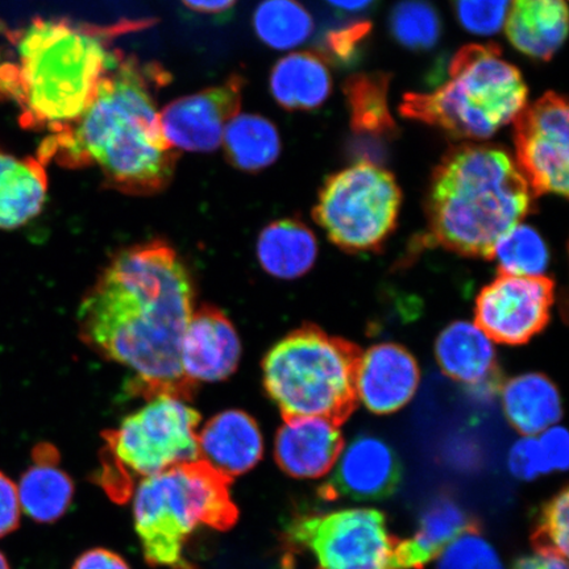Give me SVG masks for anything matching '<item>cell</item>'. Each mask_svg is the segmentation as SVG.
Segmentation results:
<instances>
[{"instance_id":"cell-35","label":"cell","mask_w":569,"mask_h":569,"mask_svg":"<svg viewBox=\"0 0 569 569\" xmlns=\"http://www.w3.org/2000/svg\"><path fill=\"white\" fill-rule=\"evenodd\" d=\"M538 537L545 543V550L558 552L567 558L569 540V495L567 489L561 490L546 505L542 516H540Z\"/></svg>"},{"instance_id":"cell-12","label":"cell","mask_w":569,"mask_h":569,"mask_svg":"<svg viewBox=\"0 0 569 569\" xmlns=\"http://www.w3.org/2000/svg\"><path fill=\"white\" fill-rule=\"evenodd\" d=\"M553 302L549 277L500 273L476 298V326L497 343L522 346L549 325Z\"/></svg>"},{"instance_id":"cell-33","label":"cell","mask_w":569,"mask_h":569,"mask_svg":"<svg viewBox=\"0 0 569 569\" xmlns=\"http://www.w3.org/2000/svg\"><path fill=\"white\" fill-rule=\"evenodd\" d=\"M513 0H453L455 16L469 33L488 38L507 23Z\"/></svg>"},{"instance_id":"cell-37","label":"cell","mask_w":569,"mask_h":569,"mask_svg":"<svg viewBox=\"0 0 569 569\" xmlns=\"http://www.w3.org/2000/svg\"><path fill=\"white\" fill-rule=\"evenodd\" d=\"M538 443L549 475L566 471L569 462V439L565 427H550L540 433Z\"/></svg>"},{"instance_id":"cell-2","label":"cell","mask_w":569,"mask_h":569,"mask_svg":"<svg viewBox=\"0 0 569 569\" xmlns=\"http://www.w3.org/2000/svg\"><path fill=\"white\" fill-rule=\"evenodd\" d=\"M169 82L159 63L120 53L96 101L77 122L49 133L38 159L67 169L97 167L107 189L151 197L172 183L180 151L163 134L156 92Z\"/></svg>"},{"instance_id":"cell-42","label":"cell","mask_w":569,"mask_h":569,"mask_svg":"<svg viewBox=\"0 0 569 569\" xmlns=\"http://www.w3.org/2000/svg\"><path fill=\"white\" fill-rule=\"evenodd\" d=\"M333 10L345 13L365 12L377 2V0H326Z\"/></svg>"},{"instance_id":"cell-40","label":"cell","mask_w":569,"mask_h":569,"mask_svg":"<svg viewBox=\"0 0 569 569\" xmlns=\"http://www.w3.org/2000/svg\"><path fill=\"white\" fill-rule=\"evenodd\" d=\"M513 569H568V565L563 555L540 549L517 560Z\"/></svg>"},{"instance_id":"cell-19","label":"cell","mask_w":569,"mask_h":569,"mask_svg":"<svg viewBox=\"0 0 569 569\" xmlns=\"http://www.w3.org/2000/svg\"><path fill=\"white\" fill-rule=\"evenodd\" d=\"M437 361L450 379L479 390L500 387V367L492 340L478 326L458 320L439 333Z\"/></svg>"},{"instance_id":"cell-14","label":"cell","mask_w":569,"mask_h":569,"mask_svg":"<svg viewBox=\"0 0 569 569\" xmlns=\"http://www.w3.org/2000/svg\"><path fill=\"white\" fill-rule=\"evenodd\" d=\"M331 479L325 487L327 497H346L356 501H375L389 497L400 487L402 466L386 440L360 436L343 448Z\"/></svg>"},{"instance_id":"cell-10","label":"cell","mask_w":569,"mask_h":569,"mask_svg":"<svg viewBox=\"0 0 569 569\" xmlns=\"http://www.w3.org/2000/svg\"><path fill=\"white\" fill-rule=\"evenodd\" d=\"M288 539L308 550L318 569H393L396 542L386 518L373 509L298 517Z\"/></svg>"},{"instance_id":"cell-41","label":"cell","mask_w":569,"mask_h":569,"mask_svg":"<svg viewBox=\"0 0 569 569\" xmlns=\"http://www.w3.org/2000/svg\"><path fill=\"white\" fill-rule=\"evenodd\" d=\"M189 10L199 13H222L232 9L238 0H181Z\"/></svg>"},{"instance_id":"cell-1","label":"cell","mask_w":569,"mask_h":569,"mask_svg":"<svg viewBox=\"0 0 569 569\" xmlns=\"http://www.w3.org/2000/svg\"><path fill=\"white\" fill-rule=\"evenodd\" d=\"M194 311V287L166 241L123 249L98 277L77 312L83 343L134 373L138 393L189 401L196 383L181 367V343Z\"/></svg>"},{"instance_id":"cell-15","label":"cell","mask_w":569,"mask_h":569,"mask_svg":"<svg viewBox=\"0 0 569 569\" xmlns=\"http://www.w3.org/2000/svg\"><path fill=\"white\" fill-rule=\"evenodd\" d=\"M241 345L231 320L213 306L194 310L181 343L183 375L193 383L229 379L237 371Z\"/></svg>"},{"instance_id":"cell-39","label":"cell","mask_w":569,"mask_h":569,"mask_svg":"<svg viewBox=\"0 0 569 569\" xmlns=\"http://www.w3.org/2000/svg\"><path fill=\"white\" fill-rule=\"evenodd\" d=\"M73 569H131L126 563L122 557L118 553L104 550L94 549L89 550L81 555L76 560Z\"/></svg>"},{"instance_id":"cell-25","label":"cell","mask_w":569,"mask_h":569,"mask_svg":"<svg viewBox=\"0 0 569 569\" xmlns=\"http://www.w3.org/2000/svg\"><path fill=\"white\" fill-rule=\"evenodd\" d=\"M466 530V511L450 498H439L423 510L415 536L396 543L393 569L425 567Z\"/></svg>"},{"instance_id":"cell-11","label":"cell","mask_w":569,"mask_h":569,"mask_svg":"<svg viewBox=\"0 0 569 569\" xmlns=\"http://www.w3.org/2000/svg\"><path fill=\"white\" fill-rule=\"evenodd\" d=\"M515 144L519 172L533 197L567 198L569 182L568 103L547 92L516 118Z\"/></svg>"},{"instance_id":"cell-6","label":"cell","mask_w":569,"mask_h":569,"mask_svg":"<svg viewBox=\"0 0 569 569\" xmlns=\"http://www.w3.org/2000/svg\"><path fill=\"white\" fill-rule=\"evenodd\" d=\"M232 480L199 459L142 479L133 500L134 529L152 567L197 569L184 555L193 532L226 531L237 523Z\"/></svg>"},{"instance_id":"cell-31","label":"cell","mask_w":569,"mask_h":569,"mask_svg":"<svg viewBox=\"0 0 569 569\" xmlns=\"http://www.w3.org/2000/svg\"><path fill=\"white\" fill-rule=\"evenodd\" d=\"M390 32L397 42L410 51H430L442 36V19L427 0H401L389 19Z\"/></svg>"},{"instance_id":"cell-36","label":"cell","mask_w":569,"mask_h":569,"mask_svg":"<svg viewBox=\"0 0 569 569\" xmlns=\"http://www.w3.org/2000/svg\"><path fill=\"white\" fill-rule=\"evenodd\" d=\"M508 467L515 478L523 481H531L539 476L549 475L536 437H523L511 447Z\"/></svg>"},{"instance_id":"cell-26","label":"cell","mask_w":569,"mask_h":569,"mask_svg":"<svg viewBox=\"0 0 569 569\" xmlns=\"http://www.w3.org/2000/svg\"><path fill=\"white\" fill-rule=\"evenodd\" d=\"M256 252L268 274L281 280H295L315 267L318 241L315 232L301 220L281 219L261 231Z\"/></svg>"},{"instance_id":"cell-9","label":"cell","mask_w":569,"mask_h":569,"mask_svg":"<svg viewBox=\"0 0 569 569\" xmlns=\"http://www.w3.org/2000/svg\"><path fill=\"white\" fill-rule=\"evenodd\" d=\"M401 203L395 176L359 161L327 178L312 216L343 251L379 252L396 229Z\"/></svg>"},{"instance_id":"cell-7","label":"cell","mask_w":569,"mask_h":569,"mask_svg":"<svg viewBox=\"0 0 569 569\" xmlns=\"http://www.w3.org/2000/svg\"><path fill=\"white\" fill-rule=\"evenodd\" d=\"M360 347L305 325L276 343L262 361L267 395L283 421L322 418L345 423L358 407Z\"/></svg>"},{"instance_id":"cell-24","label":"cell","mask_w":569,"mask_h":569,"mask_svg":"<svg viewBox=\"0 0 569 569\" xmlns=\"http://www.w3.org/2000/svg\"><path fill=\"white\" fill-rule=\"evenodd\" d=\"M501 397L505 416L523 437H537L563 416L559 390L545 375L525 373L510 379Z\"/></svg>"},{"instance_id":"cell-13","label":"cell","mask_w":569,"mask_h":569,"mask_svg":"<svg viewBox=\"0 0 569 569\" xmlns=\"http://www.w3.org/2000/svg\"><path fill=\"white\" fill-rule=\"evenodd\" d=\"M244 78L232 74L219 87L182 97L163 107V134L177 151L213 152L222 144L226 127L239 116Z\"/></svg>"},{"instance_id":"cell-23","label":"cell","mask_w":569,"mask_h":569,"mask_svg":"<svg viewBox=\"0 0 569 569\" xmlns=\"http://www.w3.org/2000/svg\"><path fill=\"white\" fill-rule=\"evenodd\" d=\"M269 89L284 110L310 111L319 109L330 98L332 77L319 53H290L273 67Z\"/></svg>"},{"instance_id":"cell-27","label":"cell","mask_w":569,"mask_h":569,"mask_svg":"<svg viewBox=\"0 0 569 569\" xmlns=\"http://www.w3.org/2000/svg\"><path fill=\"white\" fill-rule=\"evenodd\" d=\"M390 77L362 73L348 78L345 96L355 138L386 142L397 134V124L389 109Z\"/></svg>"},{"instance_id":"cell-28","label":"cell","mask_w":569,"mask_h":569,"mask_svg":"<svg viewBox=\"0 0 569 569\" xmlns=\"http://www.w3.org/2000/svg\"><path fill=\"white\" fill-rule=\"evenodd\" d=\"M227 160L233 168L256 173L280 158L281 139L269 119L254 113H239L226 127L222 141Z\"/></svg>"},{"instance_id":"cell-16","label":"cell","mask_w":569,"mask_h":569,"mask_svg":"<svg viewBox=\"0 0 569 569\" xmlns=\"http://www.w3.org/2000/svg\"><path fill=\"white\" fill-rule=\"evenodd\" d=\"M421 381L418 362L407 348L382 343L361 355L356 395L358 401L375 412L386 416L411 401Z\"/></svg>"},{"instance_id":"cell-4","label":"cell","mask_w":569,"mask_h":569,"mask_svg":"<svg viewBox=\"0 0 569 569\" xmlns=\"http://www.w3.org/2000/svg\"><path fill=\"white\" fill-rule=\"evenodd\" d=\"M532 198L505 149L455 147L432 173L426 241L466 258L492 260L498 239L529 216Z\"/></svg>"},{"instance_id":"cell-20","label":"cell","mask_w":569,"mask_h":569,"mask_svg":"<svg viewBox=\"0 0 569 569\" xmlns=\"http://www.w3.org/2000/svg\"><path fill=\"white\" fill-rule=\"evenodd\" d=\"M507 21L508 39L518 52L549 61L567 38V0H513Z\"/></svg>"},{"instance_id":"cell-22","label":"cell","mask_w":569,"mask_h":569,"mask_svg":"<svg viewBox=\"0 0 569 569\" xmlns=\"http://www.w3.org/2000/svg\"><path fill=\"white\" fill-rule=\"evenodd\" d=\"M48 194L44 163L0 149V230H16L38 217Z\"/></svg>"},{"instance_id":"cell-32","label":"cell","mask_w":569,"mask_h":569,"mask_svg":"<svg viewBox=\"0 0 569 569\" xmlns=\"http://www.w3.org/2000/svg\"><path fill=\"white\" fill-rule=\"evenodd\" d=\"M437 569H505L500 553L486 537L466 530L439 553Z\"/></svg>"},{"instance_id":"cell-17","label":"cell","mask_w":569,"mask_h":569,"mask_svg":"<svg viewBox=\"0 0 569 569\" xmlns=\"http://www.w3.org/2000/svg\"><path fill=\"white\" fill-rule=\"evenodd\" d=\"M343 448L339 426L327 419H287L277 431L274 458L291 478L318 479L331 471Z\"/></svg>"},{"instance_id":"cell-3","label":"cell","mask_w":569,"mask_h":569,"mask_svg":"<svg viewBox=\"0 0 569 569\" xmlns=\"http://www.w3.org/2000/svg\"><path fill=\"white\" fill-rule=\"evenodd\" d=\"M152 24L149 19L101 26L69 18H34L19 28L0 23V101L17 107L27 130H62L96 101L122 53L112 49L113 41Z\"/></svg>"},{"instance_id":"cell-30","label":"cell","mask_w":569,"mask_h":569,"mask_svg":"<svg viewBox=\"0 0 569 569\" xmlns=\"http://www.w3.org/2000/svg\"><path fill=\"white\" fill-rule=\"evenodd\" d=\"M501 274L540 277L550 264V251L542 234L519 223L498 239L492 253Z\"/></svg>"},{"instance_id":"cell-34","label":"cell","mask_w":569,"mask_h":569,"mask_svg":"<svg viewBox=\"0 0 569 569\" xmlns=\"http://www.w3.org/2000/svg\"><path fill=\"white\" fill-rule=\"evenodd\" d=\"M372 33L371 21L356 20L345 26L332 28L323 36L320 48L323 59L330 60L337 66H352L359 60L362 48L367 44Z\"/></svg>"},{"instance_id":"cell-8","label":"cell","mask_w":569,"mask_h":569,"mask_svg":"<svg viewBox=\"0 0 569 569\" xmlns=\"http://www.w3.org/2000/svg\"><path fill=\"white\" fill-rule=\"evenodd\" d=\"M199 422L201 416L187 401L159 396L106 431L99 482L107 495L123 503L132 496L134 479L199 460Z\"/></svg>"},{"instance_id":"cell-29","label":"cell","mask_w":569,"mask_h":569,"mask_svg":"<svg viewBox=\"0 0 569 569\" xmlns=\"http://www.w3.org/2000/svg\"><path fill=\"white\" fill-rule=\"evenodd\" d=\"M253 27L258 38L276 51L301 47L316 30L315 18L298 0H262Z\"/></svg>"},{"instance_id":"cell-21","label":"cell","mask_w":569,"mask_h":569,"mask_svg":"<svg viewBox=\"0 0 569 569\" xmlns=\"http://www.w3.org/2000/svg\"><path fill=\"white\" fill-rule=\"evenodd\" d=\"M18 487L20 508L36 522L53 523L70 508L74 482L59 467L60 455L53 446L39 445Z\"/></svg>"},{"instance_id":"cell-43","label":"cell","mask_w":569,"mask_h":569,"mask_svg":"<svg viewBox=\"0 0 569 569\" xmlns=\"http://www.w3.org/2000/svg\"><path fill=\"white\" fill-rule=\"evenodd\" d=\"M0 569H11L9 561H7V559L2 552H0Z\"/></svg>"},{"instance_id":"cell-5","label":"cell","mask_w":569,"mask_h":569,"mask_svg":"<svg viewBox=\"0 0 569 569\" xmlns=\"http://www.w3.org/2000/svg\"><path fill=\"white\" fill-rule=\"evenodd\" d=\"M501 56L495 44L462 47L438 88L403 97L402 117L453 139L492 138L523 111L529 94L521 71Z\"/></svg>"},{"instance_id":"cell-38","label":"cell","mask_w":569,"mask_h":569,"mask_svg":"<svg viewBox=\"0 0 569 569\" xmlns=\"http://www.w3.org/2000/svg\"><path fill=\"white\" fill-rule=\"evenodd\" d=\"M20 510L16 482L0 472V538L9 536L19 528Z\"/></svg>"},{"instance_id":"cell-18","label":"cell","mask_w":569,"mask_h":569,"mask_svg":"<svg viewBox=\"0 0 569 569\" xmlns=\"http://www.w3.org/2000/svg\"><path fill=\"white\" fill-rule=\"evenodd\" d=\"M199 459L232 480L262 459L264 440L254 419L241 410L219 412L198 431Z\"/></svg>"}]
</instances>
